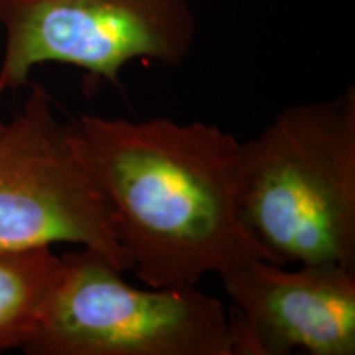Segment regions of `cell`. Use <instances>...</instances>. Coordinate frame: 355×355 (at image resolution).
Wrapping results in <instances>:
<instances>
[{
	"mask_svg": "<svg viewBox=\"0 0 355 355\" xmlns=\"http://www.w3.org/2000/svg\"><path fill=\"white\" fill-rule=\"evenodd\" d=\"M76 243L115 268L128 263L107 207L74 152L46 89L33 84L24 109L0 132V248Z\"/></svg>",
	"mask_w": 355,
	"mask_h": 355,
	"instance_id": "5b68a950",
	"label": "cell"
},
{
	"mask_svg": "<svg viewBox=\"0 0 355 355\" xmlns=\"http://www.w3.org/2000/svg\"><path fill=\"white\" fill-rule=\"evenodd\" d=\"M0 25L3 91L28 84L32 69L44 63L74 66L87 84L121 87L128 63L176 68L196 37L189 0H0Z\"/></svg>",
	"mask_w": 355,
	"mask_h": 355,
	"instance_id": "277c9868",
	"label": "cell"
},
{
	"mask_svg": "<svg viewBox=\"0 0 355 355\" xmlns=\"http://www.w3.org/2000/svg\"><path fill=\"white\" fill-rule=\"evenodd\" d=\"M2 92H3V87L0 86V96H2ZM2 128H3V122L0 121V132H2Z\"/></svg>",
	"mask_w": 355,
	"mask_h": 355,
	"instance_id": "ba28073f",
	"label": "cell"
},
{
	"mask_svg": "<svg viewBox=\"0 0 355 355\" xmlns=\"http://www.w3.org/2000/svg\"><path fill=\"white\" fill-rule=\"evenodd\" d=\"M99 252L61 257L60 277L26 340L30 355H234L222 301L188 288H135Z\"/></svg>",
	"mask_w": 355,
	"mask_h": 355,
	"instance_id": "3957f363",
	"label": "cell"
},
{
	"mask_svg": "<svg viewBox=\"0 0 355 355\" xmlns=\"http://www.w3.org/2000/svg\"><path fill=\"white\" fill-rule=\"evenodd\" d=\"M239 204L273 263L355 266V87L282 110L241 144Z\"/></svg>",
	"mask_w": 355,
	"mask_h": 355,
	"instance_id": "7a4b0ae2",
	"label": "cell"
},
{
	"mask_svg": "<svg viewBox=\"0 0 355 355\" xmlns=\"http://www.w3.org/2000/svg\"><path fill=\"white\" fill-rule=\"evenodd\" d=\"M234 355H354L355 266L250 259L220 275Z\"/></svg>",
	"mask_w": 355,
	"mask_h": 355,
	"instance_id": "8992f818",
	"label": "cell"
},
{
	"mask_svg": "<svg viewBox=\"0 0 355 355\" xmlns=\"http://www.w3.org/2000/svg\"><path fill=\"white\" fill-rule=\"evenodd\" d=\"M51 247L0 248V354L24 349L60 277Z\"/></svg>",
	"mask_w": 355,
	"mask_h": 355,
	"instance_id": "52a82bcc",
	"label": "cell"
},
{
	"mask_svg": "<svg viewBox=\"0 0 355 355\" xmlns=\"http://www.w3.org/2000/svg\"><path fill=\"white\" fill-rule=\"evenodd\" d=\"M69 128L128 272L146 286H198L245 260H270L242 220L234 135L204 122L102 115Z\"/></svg>",
	"mask_w": 355,
	"mask_h": 355,
	"instance_id": "6da1fadb",
	"label": "cell"
}]
</instances>
